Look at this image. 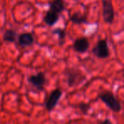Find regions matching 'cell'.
Listing matches in <instances>:
<instances>
[{"label":"cell","instance_id":"14","mask_svg":"<svg viewBox=\"0 0 124 124\" xmlns=\"http://www.w3.org/2000/svg\"><path fill=\"white\" fill-rule=\"evenodd\" d=\"M78 108L80 109V110H81L83 114H87L88 110H89V105L86 103H80L79 105H78Z\"/></svg>","mask_w":124,"mask_h":124},{"label":"cell","instance_id":"8","mask_svg":"<svg viewBox=\"0 0 124 124\" xmlns=\"http://www.w3.org/2000/svg\"><path fill=\"white\" fill-rule=\"evenodd\" d=\"M34 43V38L31 33H22L18 36V43L21 47L31 46Z\"/></svg>","mask_w":124,"mask_h":124},{"label":"cell","instance_id":"15","mask_svg":"<svg viewBox=\"0 0 124 124\" xmlns=\"http://www.w3.org/2000/svg\"><path fill=\"white\" fill-rule=\"evenodd\" d=\"M100 124H112L111 122H110V120H108V119H106V120H104L103 122H101Z\"/></svg>","mask_w":124,"mask_h":124},{"label":"cell","instance_id":"13","mask_svg":"<svg viewBox=\"0 0 124 124\" xmlns=\"http://www.w3.org/2000/svg\"><path fill=\"white\" fill-rule=\"evenodd\" d=\"M53 34H55L58 36L59 41H60V44H63V43L65 42V38H66V31L61 28H55L54 30H53Z\"/></svg>","mask_w":124,"mask_h":124},{"label":"cell","instance_id":"4","mask_svg":"<svg viewBox=\"0 0 124 124\" xmlns=\"http://www.w3.org/2000/svg\"><path fill=\"white\" fill-rule=\"evenodd\" d=\"M103 7V18L106 23H112L115 16L114 9L110 0H102Z\"/></svg>","mask_w":124,"mask_h":124},{"label":"cell","instance_id":"2","mask_svg":"<svg viewBox=\"0 0 124 124\" xmlns=\"http://www.w3.org/2000/svg\"><path fill=\"white\" fill-rule=\"evenodd\" d=\"M66 78H67V84L69 87H75L79 84L83 79L84 77L83 76L79 71L74 68H68L66 69Z\"/></svg>","mask_w":124,"mask_h":124},{"label":"cell","instance_id":"12","mask_svg":"<svg viewBox=\"0 0 124 124\" xmlns=\"http://www.w3.org/2000/svg\"><path fill=\"white\" fill-rule=\"evenodd\" d=\"M4 41L8 42V43H14L16 40V32L14 30H7L4 33Z\"/></svg>","mask_w":124,"mask_h":124},{"label":"cell","instance_id":"3","mask_svg":"<svg viewBox=\"0 0 124 124\" xmlns=\"http://www.w3.org/2000/svg\"><path fill=\"white\" fill-rule=\"evenodd\" d=\"M61 95L62 91L60 89H58V88L53 90L50 93V94L48 95V97L45 100V108L48 111H51L55 108Z\"/></svg>","mask_w":124,"mask_h":124},{"label":"cell","instance_id":"11","mask_svg":"<svg viewBox=\"0 0 124 124\" xmlns=\"http://www.w3.org/2000/svg\"><path fill=\"white\" fill-rule=\"evenodd\" d=\"M71 21L76 25L83 24L87 22V18L85 16L80 14V13H75L71 16Z\"/></svg>","mask_w":124,"mask_h":124},{"label":"cell","instance_id":"7","mask_svg":"<svg viewBox=\"0 0 124 124\" xmlns=\"http://www.w3.org/2000/svg\"><path fill=\"white\" fill-rule=\"evenodd\" d=\"M72 47L76 52L85 53L89 48V42L86 38H80L74 42Z\"/></svg>","mask_w":124,"mask_h":124},{"label":"cell","instance_id":"10","mask_svg":"<svg viewBox=\"0 0 124 124\" xmlns=\"http://www.w3.org/2000/svg\"><path fill=\"white\" fill-rule=\"evenodd\" d=\"M50 10L60 15L65 9V4L63 0H54L49 4Z\"/></svg>","mask_w":124,"mask_h":124},{"label":"cell","instance_id":"9","mask_svg":"<svg viewBox=\"0 0 124 124\" xmlns=\"http://www.w3.org/2000/svg\"><path fill=\"white\" fill-rule=\"evenodd\" d=\"M43 20H44V22L46 23L48 26H54V25L58 21L59 14H57V13L54 12V11H52L49 9V10L46 13V15H45V16H44V19Z\"/></svg>","mask_w":124,"mask_h":124},{"label":"cell","instance_id":"1","mask_svg":"<svg viewBox=\"0 0 124 124\" xmlns=\"http://www.w3.org/2000/svg\"><path fill=\"white\" fill-rule=\"evenodd\" d=\"M100 99L113 111L118 112L121 110V105L118 100L116 99L114 94L109 91H105L100 94Z\"/></svg>","mask_w":124,"mask_h":124},{"label":"cell","instance_id":"16","mask_svg":"<svg viewBox=\"0 0 124 124\" xmlns=\"http://www.w3.org/2000/svg\"><path fill=\"white\" fill-rule=\"evenodd\" d=\"M123 77H124V71H123Z\"/></svg>","mask_w":124,"mask_h":124},{"label":"cell","instance_id":"5","mask_svg":"<svg viewBox=\"0 0 124 124\" xmlns=\"http://www.w3.org/2000/svg\"><path fill=\"white\" fill-rule=\"evenodd\" d=\"M93 52L97 57L101 59L107 58L110 54L109 52V48L107 45V42L105 40H100L96 46L93 48Z\"/></svg>","mask_w":124,"mask_h":124},{"label":"cell","instance_id":"6","mask_svg":"<svg viewBox=\"0 0 124 124\" xmlns=\"http://www.w3.org/2000/svg\"><path fill=\"white\" fill-rule=\"evenodd\" d=\"M28 81L33 87L37 88L38 89H43V86L46 83V78L43 72H39L36 75H31L28 78Z\"/></svg>","mask_w":124,"mask_h":124}]
</instances>
